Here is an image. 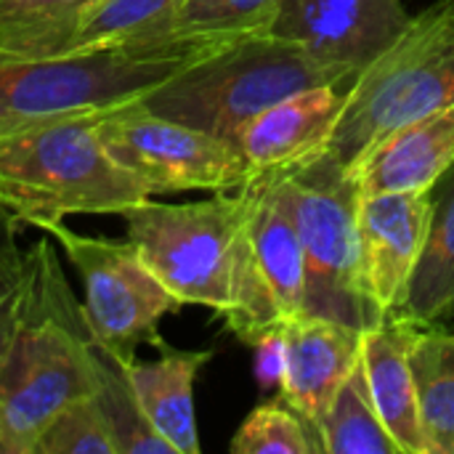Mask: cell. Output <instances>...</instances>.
<instances>
[{
  "label": "cell",
  "mask_w": 454,
  "mask_h": 454,
  "mask_svg": "<svg viewBox=\"0 0 454 454\" xmlns=\"http://www.w3.org/2000/svg\"><path fill=\"white\" fill-rule=\"evenodd\" d=\"M431 194H375L359 200L362 285L380 317H391L423 255Z\"/></svg>",
  "instance_id": "7c38bea8"
},
{
  "label": "cell",
  "mask_w": 454,
  "mask_h": 454,
  "mask_svg": "<svg viewBox=\"0 0 454 454\" xmlns=\"http://www.w3.org/2000/svg\"><path fill=\"white\" fill-rule=\"evenodd\" d=\"M362 359V333L322 317H298L282 330L279 396L319 442V423ZM322 450V447H319Z\"/></svg>",
  "instance_id": "4fadbf2b"
},
{
  "label": "cell",
  "mask_w": 454,
  "mask_h": 454,
  "mask_svg": "<svg viewBox=\"0 0 454 454\" xmlns=\"http://www.w3.org/2000/svg\"><path fill=\"white\" fill-rule=\"evenodd\" d=\"M242 207L239 189H231L181 205L149 197L122 218L128 239L168 293L226 317L234 306Z\"/></svg>",
  "instance_id": "52a82bcc"
},
{
  "label": "cell",
  "mask_w": 454,
  "mask_h": 454,
  "mask_svg": "<svg viewBox=\"0 0 454 454\" xmlns=\"http://www.w3.org/2000/svg\"><path fill=\"white\" fill-rule=\"evenodd\" d=\"M452 104L454 0H439L410 16L402 35L351 80L346 109L322 152L351 168L394 128Z\"/></svg>",
  "instance_id": "5b68a950"
},
{
  "label": "cell",
  "mask_w": 454,
  "mask_h": 454,
  "mask_svg": "<svg viewBox=\"0 0 454 454\" xmlns=\"http://www.w3.org/2000/svg\"><path fill=\"white\" fill-rule=\"evenodd\" d=\"M231 454H322L317 436L303 418L282 399L261 402L237 428Z\"/></svg>",
  "instance_id": "cb8c5ba5"
},
{
  "label": "cell",
  "mask_w": 454,
  "mask_h": 454,
  "mask_svg": "<svg viewBox=\"0 0 454 454\" xmlns=\"http://www.w3.org/2000/svg\"><path fill=\"white\" fill-rule=\"evenodd\" d=\"M101 112L53 114L0 133V205L21 226L125 215L152 194L106 152Z\"/></svg>",
  "instance_id": "7a4b0ae2"
},
{
  "label": "cell",
  "mask_w": 454,
  "mask_h": 454,
  "mask_svg": "<svg viewBox=\"0 0 454 454\" xmlns=\"http://www.w3.org/2000/svg\"><path fill=\"white\" fill-rule=\"evenodd\" d=\"M98 136L112 160L152 197L173 192H231L253 173L229 138L162 117L138 101L104 109Z\"/></svg>",
  "instance_id": "30bf717a"
},
{
  "label": "cell",
  "mask_w": 454,
  "mask_h": 454,
  "mask_svg": "<svg viewBox=\"0 0 454 454\" xmlns=\"http://www.w3.org/2000/svg\"><path fill=\"white\" fill-rule=\"evenodd\" d=\"M98 346L48 239L27 250L11 343L0 359V454H32L45 426L98 394Z\"/></svg>",
  "instance_id": "6da1fadb"
},
{
  "label": "cell",
  "mask_w": 454,
  "mask_h": 454,
  "mask_svg": "<svg viewBox=\"0 0 454 454\" xmlns=\"http://www.w3.org/2000/svg\"><path fill=\"white\" fill-rule=\"evenodd\" d=\"M255 370L261 386H279L282 375V333H271L261 338L255 346Z\"/></svg>",
  "instance_id": "83f0119b"
},
{
  "label": "cell",
  "mask_w": 454,
  "mask_h": 454,
  "mask_svg": "<svg viewBox=\"0 0 454 454\" xmlns=\"http://www.w3.org/2000/svg\"><path fill=\"white\" fill-rule=\"evenodd\" d=\"M213 359V351H186L162 346L152 362H128L125 372L136 399L152 428L176 454H200V434L194 415V383L200 370Z\"/></svg>",
  "instance_id": "e0dca14e"
},
{
  "label": "cell",
  "mask_w": 454,
  "mask_h": 454,
  "mask_svg": "<svg viewBox=\"0 0 454 454\" xmlns=\"http://www.w3.org/2000/svg\"><path fill=\"white\" fill-rule=\"evenodd\" d=\"M282 0H184L173 19L176 35L242 37L266 32Z\"/></svg>",
  "instance_id": "d4e9b609"
},
{
  "label": "cell",
  "mask_w": 454,
  "mask_h": 454,
  "mask_svg": "<svg viewBox=\"0 0 454 454\" xmlns=\"http://www.w3.org/2000/svg\"><path fill=\"white\" fill-rule=\"evenodd\" d=\"M43 231L61 245L69 263L77 269L85 287L82 311L93 343L104 354L128 364L136 359L138 346H165L160 322L181 311L184 303L152 274L130 239L88 237L67 229L64 221Z\"/></svg>",
  "instance_id": "9c48e42d"
},
{
  "label": "cell",
  "mask_w": 454,
  "mask_h": 454,
  "mask_svg": "<svg viewBox=\"0 0 454 454\" xmlns=\"http://www.w3.org/2000/svg\"><path fill=\"white\" fill-rule=\"evenodd\" d=\"M402 0H282L269 32L356 77L407 27Z\"/></svg>",
  "instance_id": "8fae6325"
},
{
  "label": "cell",
  "mask_w": 454,
  "mask_h": 454,
  "mask_svg": "<svg viewBox=\"0 0 454 454\" xmlns=\"http://www.w3.org/2000/svg\"><path fill=\"white\" fill-rule=\"evenodd\" d=\"M351 80L343 69L314 59L303 45L266 29L223 43L138 104L237 144L245 122L271 104L306 88Z\"/></svg>",
  "instance_id": "277c9868"
},
{
  "label": "cell",
  "mask_w": 454,
  "mask_h": 454,
  "mask_svg": "<svg viewBox=\"0 0 454 454\" xmlns=\"http://www.w3.org/2000/svg\"><path fill=\"white\" fill-rule=\"evenodd\" d=\"M454 162V104L404 122L378 138L346 168L359 200L375 194H426Z\"/></svg>",
  "instance_id": "9a60e30c"
},
{
  "label": "cell",
  "mask_w": 454,
  "mask_h": 454,
  "mask_svg": "<svg viewBox=\"0 0 454 454\" xmlns=\"http://www.w3.org/2000/svg\"><path fill=\"white\" fill-rule=\"evenodd\" d=\"M348 85L351 82L298 90L245 122L237 146L250 173H279L319 154L346 109Z\"/></svg>",
  "instance_id": "5bb4252c"
},
{
  "label": "cell",
  "mask_w": 454,
  "mask_h": 454,
  "mask_svg": "<svg viewBox=\"0 0 454 454\" xmlns=\"http://www.w3.org/2000/svg\"><path fill=\"white\" fill-rule=\"evenodd\" d=\"M32 454H120L114 431L96 396L64 407L40 434Z\"/></svg>",
  "instance_id": "484cf974"
},
{
  "label": "cell",
  "mask_w": 454,
  "mask_h": 454,
  "mask_svg": "<svg viewBox=\"0 0 454 454\" xmlns=\"http://www.w3.org/2000/svg\"><path fill=\"white\" fill-rule=\"evenodd\" d=\"M27 250L19 247V223L0 205V359L11 343L21 287H24Z\"/></svg>",
  "instance_id": "4316f807"
},
{
  "label": "cell",
  "mask_w": 454,
  "mask_h": 454,
  "mask_svg": "<svg viewBox=\"0 0 454 454\" xmlns=\"http://www.w3.org/2000/svg\"><path fill=\"white\" fill-rule=\"evenodd\" d=\"M319 447L322 454H402L378 415L362 359L319 423Z\"/></svg>",
  "instance_id": "44dd1931"
},
{
  "label": "cell",
  "mask_w": 454,
  "mask_h": 454,
  "mask_svg": "<svg viewBox=\"0 0 454 454\" xmlns=\"http://www.w3.org/2000/svg\"><path fill=\"white\" fill-rule=\"evenodd\" d=\"M242 231L234 306L226 327L255 346L287 322L306 317V261L290 213L274 192L269 173L250 176L242 186Z\"/></svg>",
  "instance_id": "ba28073f"
},
{
  "label": "cell",
  "mask_w": 454,
  "mask_h": 454,
  "mask_svg": "<svg viewBox=\"0 0 454 454\" xmlns=\"http://www.w3.org/2000/svg\"><path fill=\"white\" fill-rule=\"evenodd\" d=\"M293 218L306 261V317L367 333L386 317L370 303L359 261V192L330 154L269 173Z\"/></svg>",
  "instance_id": "8992f818"
},
{
  "label": "cell",
  "mask_w": 454,
  "mask_h": 454,
  "mask_svg": "<svg viewBox=\"0 0 454 454\" xmlns=\"http://www.w3.org/2000/svg\"><path fill=\"white\" fill-rule=\"evenodd\" d=\"M98 404L109 418L120 454H176L173 447L146 420L136 391L128 380L125 364L98 348Z\"/></svg>",
  "instance_id": "603a6c76"
},
{
  "label": "cell",
  "mask_w": 454,
  "mask_h": 454,
  "mask_svg": "<svg viewBox=\"0 0 454 454\" xmlns=\"http://www.w3.org/2000/svg\"><path fill=\"white\" fill-rule=\"evenodd\" d=\"M428 454H454V333L420 327L410 351Z\"/></svg>",
  "instance_id": "ffe728a7"
},
{
  "label": "cell",
  "mask_w": 454,
  "mask_h": 454,
  "mask_svg": "<svg viewBox=\"0 0 454 454\" xmlns=\"http://www.w3.org/2000/svg\"><path fill=\"white\" fill-rule=\"evenodd\" d=\"M104 0H0V64L64 56Z\"/></svg>",
  "instance_id": "d6986e66"
},
{
  "label": "cell",
  "mask_w": 454,
  "mask_h": 454,
  "mask_svg": "<svg viewBox=\"0 0 454 454\" xmlns=\"http://www.w3.org/2000/svg\"><path fill=\"white\" fill-rule=\"evenodd\" d=\"M181 5L184 0H104L80 27L67 53L176 35L173 19Z\"/></svg>",
  "instance_id": "7402d4cb"
},
{
  "label": "cell",
  "mask_w": 454,
  "mask_h": 454,
  "mask_svg": "<svg viewBox=\"0 0 454 454\" xmlns=\"http://www.w3.org/2000/svg\"><path fill=\"white\" fill-rule=\"evenodd\" d=\"M234 37L165 35L43 61L0 64V133L24 122L141 101Z\"/></svg>",
  "instance_id": "3957f363"
},
{
  "label": "cell",
  "mask_w": 454,
  "mask_h": 454,
  "mask_svg": "<svg viewBox=\"0 0 454 454\" xmlns=\"http://www.w3.org/2000/svg\"><path fill=\"white\" fill-rule=\"evenodd\" d=\"M420 325L391 314L362 333V364L378 415L402 454H428L410 351Z\"/></svg>",
  "instance_id": "2e32d148"
},
{
  "label": "cell",
  "mask_w": 454,
  "mask_h": 454,
  "mask_svg": "<svg viewBox=\"0 0 454 454\" xmlns=\"http://www.w3.org/2000/svg\"><path fill=\"white\" fill-rule=\"evenodd\" d=\"M423 255L394 314L420 327L454 319V162L434 184Z\"/></svg>",
  "instance_id": "ac0fdd59"
}]
</instances>
